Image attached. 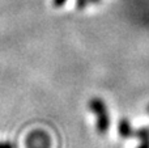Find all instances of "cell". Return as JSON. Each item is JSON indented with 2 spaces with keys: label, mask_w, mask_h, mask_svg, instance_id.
Listing matches in <instances>:
<instances>
[{
  "label": "cell",
  "mask_w": 149,
  "mask_h": 148,
  "mask_svg": "<svg viewBox=\"0 0 149 148\" xmlns=\"http://www.w3.org/2000/svg\"><path fill=\"white\" fill-rule=\"evenodd\" d=\"M89 110L95 115V130L98 134L105 135L110 128V115L106 102L100 97H93L88 102Z\"/></svg>",
  "instance_id": "obj_1"
},
{
  "label": "cell",
  "mask_w": 149,
  "mask_h": 148,
  "mask_svg": "<svg viewBox=\"0 0 149 148\" xmlns=\"http://www.w3.org/2000/svg\"><path fill=\"white\" fill-rule=\"evenodd\" d=\"M26 148H50L51 139L49 134L43 130H34L26 138Z\"/></svg>",
  "instance_id": "obj_2"
},
{
  "label": "cell",
  "mask_w": 149,
  "mask_h": 148,
  "mask_svg": "<svg viewBox=\"0 0 149 148\" xmlns=\"http://www.w3.org/2000/svg\"><path fill=\"white\" fill-rule=\"evenodd\" d=\"M118 133L119 136L122 139H131L132 134H134V128H132V125L130 122V119L127 118H122L118 123Z\"/></svg>",
  "instance_id": "obj_3"
},
{
  "label": "cell",
  "mask_w": 149,
  "mask_h": 148,
  "mask_svg": "<svg viewBox=\"0 0 149 148\" xmlns=\"http://www.w3.org/2000/svg\"><path fill=\"white\" fill-rule=\"evenodd\" d=\"M132 138L137 139L140 142H144V140H149V127H139L136 130H134V134H132Z\"/></svg>",
  "instance_id": "obj_4"
},
{
  "label": "cell",
  "mask_w": 149,
  "mask_h": 148,
  "mask_svg": "<svg viewBox=\"0 0 149 148\" xmlns=\"http://www.w3.org/2000/svg\"><path fill=\"white\" fill-rule=\"evenodd\" d=\"M89 4V0H76V7L79 9H84L86 8V5Z\"/></svg>",
  "instance_id": "obj_5"
},
{
  "label": "cell",
  "mask_w": 149,
  "mask_h": 148,
  "mask_svg": "<svg viewBox=\"0 0 149 148\" xmlns=\"http://www.w3.org/2000/svg\"><path fill=\"white\" fill-rule=\"evenodd\" d=\"M65 3H67V0H52V4L56 8H60L62 5H64Z\"/></svg>",
  "instance_id": "obj_6"
},
{
  "label": "cell",
  "mask_w": 149,
  "mask_h": 148,
  "mask_svg": "<svg viewBox=\"0 0 149 148\" xmlns=\"http://www.w3.org/2000/svg\"><path fill=\"white\" fill-rule=\"evenodd\" d=\"M0 148H15V146L8 142H0Z\"/></svg>",
  "instance_id": "obj_7"
},
{
  "label": "cell",
  "mask_w": 149,
  "mask_h": 148,
  "mask_svg": "<svg viewBox=\"0 0 149 148\" xmlns=\"http://www.w3.org/2000/svg\"><path fill=\"white\" fill-rule=\"evenodd\" d=\"M136 148H149V140H144L139 144Z\"/></svg>",
  "instance_id": "obj_8"
},
{
  "label": "cell",
  "mask_w": 149,
  "mask_h": 148,
  "mask_svg": "<svg viewBox=\"0 0 149 148\" xmlns=\"http://www.w3.org/2000/svg\"><path fill=\"white\" fill-rule=\"evenodd\" d=\"M102 0H89V3H93V4H100Z\"/></svg>",
  "instance_id": "obj_9"
},
{
  "label": "cell",
  "mask_w": 149,
  "mask_h": 148,
  "mask_svg": "<svg viewBox=\"0 0 149 148\" xmlns=\"http://www.w3.org/2000/svg\"><path fill=\"white\" fill-rule=\"evenodd\" d=\"M147 112H148V113H149V104H148V105H147Z\"/></svg>",
  "instance_id": "obj_10"
}]
</instances>
